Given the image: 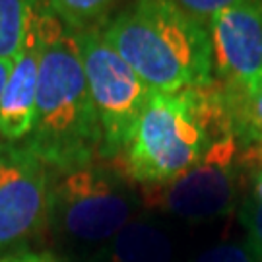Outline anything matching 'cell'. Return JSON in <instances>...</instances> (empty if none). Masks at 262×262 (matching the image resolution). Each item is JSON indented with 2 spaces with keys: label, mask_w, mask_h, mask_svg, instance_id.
Masks as SVG:
<instances>
[{
  "label": "cell",
  "mask_w": 262,
  "mask_h": 262,
  "mask_svg": "<svg viewBox=\"0 0 262 262\" xmlns=\"http://www.w3.org/2000/svg\"><path fill=\"white\" fill-rule=\"evenodd\" d=\"M43 39L37 105L26 146L58 175L101 156L103 132L85 80L78 31L64 26L41 0Z\"/></svg>",
  "instance_id": "1"
},
{
  "label": "cell",
  "mask_w": 262,
  "mask_h": 262,
  "mask_svg": "<svg viewBox=\"0 0 262 262\" xmlns=\"http://www.w3.org/2000/svg\"><path fill=\"white\" fill-rule=\"evenodd\" d=\"M101 35L151 92L179 94L214 84L208 26L169 0H132Z\"/></svg>",
  "instance_id": "2"
},
{
  "label": "cell",
  "mask_w": 262,
  "mask_h": 262,
  "mask_svg": "<svg viewBox=\"0 0 262 262\" xmlns=\"http://www.w3.org/2000/svg\"><path fill=\"white\" fill-rule=\"evenodd\" d=\"M225 134L233 130L214 84L179 94L154 92L117 161L126 179L161 185L194 167Z\"/></svg>",
  "instance_id": "3"
},
{
  "label": "cell",
  "mask_w": 262,
  "mask_h": 262,
  "mask_svg": "<svg viewBox=\"0 0 262 262\" xmlns=\"http://www.w3.org/2000/svg\"><path fill=\"white\" fill-rule=\"evenodd\" d=\"M134 198L117 169L88 163L60 173L53 183V206L60 229L76 241H111L132 220Z\"/></svg>",
  "instance_id": "4"
},
{
  "label": "cell",
  "mask_w": 262,
  "mask_h": 262,
  "mask_svg": "<svg viewBox=\"0 0 262 262\" xmlns=\"http://www.w3.org/2000/svg\"><path fill=\"white\" fill-rule=\"evenodd\" d=\"M78 39L85 80L103 132L101 158L117 159L154 92L105 41L101 29L78 31Z\"/></svg>",
  "instance_id": "5"
},
{
  "label": "cell",
  "mask_w": 262,
  "mask_h": 262,
  "mask_svg": "<svg viewBox=\"0 0 262 262\" xmlns=\"http://www.w3.org/2000/svg\"><path fill=\"white\" fill-rule=\"evenodd\" d=\"M241 148L235 134H225L204 158L183 175L161 185L144 187L142 200L151 210L190 222H204L231 212L237 198Z\"/></svg>",
  "instance_id": "6"
},
{
  "label": "cell",
  "mask_w": 262,
  "mask_h": 262,
  "mask_svg": "<svg viewBox=\"0 0 262 262\" xmlns=\"http://www.w3.org/2000/svg\"><path fill=\"white\" fill-rule=\"evenodd\" d=\"M53 206L51 169L26 144L0 142V256L45 227Z\"/></svg>",
  "instance_id": "7"
},
{
  "label": "cell",
  "mask_w": 262,
  "mask_h": 262,
  "mask_svg": "<svg viewBox=\"0 0 262 262\" xmlns=\"http://www.w3.org/2000/svg\"><path fill=\"white\" fill-rule=\"evenodd\" d=\"M214 72L222 85H239L262 74V0H247L208 21Z\"/></svg>",
  "instance_id": "8"
},
{
  "label": "cell",
  "mask_w": 262,
  "mask_h": 262,
  "mask_svg": "<svg viewBox=\"0 0 262 262\" xmlns=\"http://www.w3.org/2000/svg\"><path fill=\"white\" fill-rule=\"evenodd\" d=\"M41 4V2H39ZM41 29L39 6L24 41L19 55L14 58L8 82L0 97V142L18 144L26 140L33 128L37 105L39 64H41Z\"/></svg>",
  "instance_id": "9"
},
{
  "label": "cell",
  "mask_w": 262,
  "mask_h": 262,
  "mask_svg": "<svg viewBox=\"0 0 262 262\" xmlns=\"http://www.w3.org/2000/svg\"><path fill=\"white\" fill-rule=\"evenodd\" d=\"M231 130L239 144H247L243 159L262 165V74L239 85H220Z\"/></svg>",
  "instance_id": "10"
},
{
  "label": "cell",
  "mask_w": 262,
  "mask_h": 262,
  "mask_svg": "<svg viewBox=\"0 0 262 262\" xmlns=\"http://www.w3.org/2000/svg\"><path fill=\"white\" fill-rule=\"evenodd\" d=\"M173 243L151 220L132 217L107 245V262H171Z\"/></svg>",
  "instance_id": "11"
},
{
  "label": "cell",
  "mask_w": 262,
  "mask_h": 262,
  "mask_svg": "<svg viewBox=\"0 0 262 262\" xmlns=\"http://www.w3.org/2000/svg\"><path fill=\"white\" fill-rule=\"evenodd\" d=\"M41 0H0V60H14Z\"/></svg>",
  "instance_id": "12"
},
{
  "label": "cell",
  "mask_w": 262,
  "mask_h": 262,
  "mask_svg": "<svg viewBox=\"0 0 262 262\" xmlns=\"http://www.w3.org/2000/svg\"><path fill=\"white\" fill-rule=\"evenodd\" d=\"M56 18L74 31L95 28L121 0H43Z\"/></svg>",
  "instance_id": "13"
},
{
  "label": "cell",
  "mask_w": 262,
  "mask_h": 262,
  "mask_svg": "<svg viewBox=\"0 0 262 262\" xmlns=\"http://www.w3.org/2000/svg\"><path fill=\"white\" fill-rule=\"evenodd\" d=\"M169 2L175 4L179 10H183L185 14L208 26V21L214 18L217 12L247 2V0H169Z\"/></svg>",
  "instance_id": "14"
},
{
  "label": "cell",
  "mask_w": 262,
  "mask_h": 262,
  "mask_svg": "<svg viewBox=\"0 0 262 262\" xmlns=\"http://www.w3.org/2000/svg\"><path fill=\"white\" fill-rule=\"evenodd\" d=\"M194 262H254L253 254L237 243H220L198 254Z\"/></svg>",
  "instance_id": "15"
},
{
  "label": "cell",
  "mask_w": 262,
  "mask_h": 262,
  "mask_svg": "<svg viewBox=\"0 0 262 262\" xmlns=\"http://www.w3.org/2000/svg\"><path fill=\"white\" fill-rule=\"evenodd\" d=\"M245 222L249 225L254 241L262 245V169L254 179L253 194H251L247 208H245Z\"/></svg>",
  "instance_id": "16"
},
{
  "label": "cell",
  "mask_w": 262,
  "mask_h": 262,
  "mask_svg": "<svg viewBox=\"0 0 262 262\" xmlns=\"http://www.w3.org/2000/svg\"><path fill=\"white\" fill-rule=\"evenodd\" d=\"M0 262H62L55 254L45 251H29V249H18L14 253L0 256Z\"/></svg>",
  "instance_id": "17"
},
{
  "label": "cell",
  "mask_w": 262,
  "mask_h": 262,
  "mask_svg": "<svg viewBox=\"0 0 262 262\" xmlns=\"http://www.w3.org/2000/svg\"><path fill=\"white\" fill-rule=\"evenodd\" d=\"M12 64H14V60H0V97H2V92H4V85L8 82Z\"/></svg>",
  "instance_id": "18"
}]
</instances>
